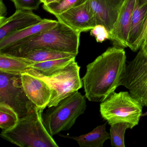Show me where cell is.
<instances>
[{
  "label": "cell",
  "instance_id": "cell-1",
  "mask_svg": "<svg viewBox=\"0 0 147 147\" xmlns=\"http://www.w3.org/2000/svg\"><path fill=\"white\" fill-rule=\"evenodd\" d=\"M126 56L123 48H108L86 66L82 78L86 98L101 102L120 86L126 68Z\"/></svg>",
  "mask_w": 147,
  "mask_h": 147
},
{
  "label": "cell",
  "instance_id": "cell-2",
  "mask_svg": "<svg viewBox=\"0 0 147 147\" xmlns=\"http://www.w3.org/2000/svg\"><path fill=\"white\" fill-rule=\"evenodd\" d=\"M80 34L58 21L52 29L12 44L0 53L21 57L32 50L46 48L77 55Z\"/></svg>",
  "mask_w": 147,
  "mask_h": 147
},
{
  "label": "cell",
  "instance_id": "cell-3",
  "mask_svg": "<svg viewBox=\"0 0 147 147\" xmlns=\"http://www.w3.org/2000/svg\"><path fill=\"white\" fill-rule=\"evenodd\" d=\"M42 109L34 105L26 116L19 118L12 129L2 131L1 136L21 147H58L44 123Z\"/></svg>",
  "mask_w": 147,
  "mask_h": 147
},
{
  "label": "cell",
  "instance_id": "cell-4",
  "mask_svg": "<svg viewBox=\"0 0 147 147\" xmlns=\"http://www.w3.org/2000/svg\"><path fill=\"white\" fill-rule=\"evenodd\" d=\"M86 98L80 92H75L61 100L55 106L43 115L45 125L51 136L70 129L77 119L86 109Z\"/></svg>",
  "mask_w": 147,
  "mask_h": 147
},
{
  "label": "cell",
  "instance_id": "cell-5",
  "mask_svg": "<svg viewBox=\"0 0 147 147\" xmlns=\"http://www.w3.org/2000/svg\"><path fill=\"white\" fill-rule=\"evenodd\" d=\"M142 107L128 92H114L100 103V112L101 117L110 125L125 123L130 125L132 129L139 123Z\"/></svg>",
  "mask_w": 147,
  "mask_h": 147
},
{
  "label": "cell",
  "instance_id": "cell-6",
  "mask_svg": "<svg viewBox=\"0 0 147 147\" xmlns=\"http://www.w3.org/2000/svg\"><path fill=\"white\" fill-rule=\"evenodd\" d=\"M80 69V67L75 60L64 68L50 75H44L33 69L26 73L42 80L52 89L53 94L48 106L49 108L55 106L61 100L82 88Z\"/></svg>",
  "mask_w": 147,
  "mask_h": 147
},
{
  "label": "cell",
  "instance_id": "cell-7",
  "mask_svg": "<svg viewBox=\"0 0 147 147\" xmlns=\"http://www.w3.org/2000/svg\"><path fill=\"white\" fill-rule=\"evenodd\" d=\"M0 103L10 106L19 118L26 116L35 105L26 96L22 86L21 76L0 72Z\"/></svg>",
  "mask_w": 147,
  "mask_h": 147
},
{
  "label": "cell",
  "instance_id": "cell-8",
  "mask_svg": "<svg viewBox=\"0 0 147 147\" xmlns=\"http://www.w3.org/2000/svg\"><path fill=\"white\" fill-rule=\"evenodd\" d=\"M147 81V55L140 49L136 57L126 65L120 86L129 89L133 98L139 102Z\"/></svg>",
  "mask_w": 147,
  "mask_h": 147
},
{
  "label": "cell",
  "instance_id": "cell-9",
  "mask_svg": "<svg viewBox=\"0 0 147 147\" xmlns=\"http://www.w3.org/2000/svg\"><path fill=\"white\" fill-rule=\"evenodd\" d=\"M56 18L58 21L80 33L91 30L97 25L88 0L80 5L56 16Z\"/></svg>",
  "mask_w": 147,
  "mask_h": 147
},
{
  "label": "cell",
  "instance_id": "cell-10",
  "mask_svg": "<svg viewBox=\"0 0 147 147\" xmlns=\"http://www.w3.org/2000/svg\"><path fill=\"white\" fill-rule=\"evenodd\" d=\"M25 93L31 101L43 111L48 107L53 91L43 80L27 73L21 76Z\"/></svg>",
  "mask_w": 147,
  "mask_h": 147
},
{
  "label": "cell",
  "instance_id": "cell-11",
  "mask_svg": "<svg viewBox=\"0 0 147 147\" xmlns=\"http://www.w3.org/2000/svg\"><path fill=\"white\" fill-rule=\"evenodd\" d=\"M136 0H125L119 10L115 26L110 33V40L115 46L127 47L131 19Z\"/></svg>",
  "mask_w": 147,
  "mask_h": 147
},
{
  "label": "cell",
  "instance_id": "cell-12",
  "mask_svg": "<svg viewBox=\"0 0 147 147\" xmlns=\"http://www.w3.org/2000/svg\"><path fill=\"white\" fill-rule=\"evenodd\" d=\"M147 31V4L140 6L137 1L134 7L127 47L133 51L142 46Z\"/></svg>",
  "mask_w": 147,
  "mask_h": 147
},
{
  "label": "cell",
  "instance_id": "cell-13",
  "mask_svg": "<svg viewBox=\"0 0 147 147\" xmlns=\"http://www.w3.org/2000/svg\"><path fill=\"white\" fill-rule=\"evenodd\" d=\"M42 20L32 11L17 10L9 18H0V40L12 32L36 24Z\"/></svg>",
  "mask_w": 147,
  "mask_h": 147
},
{
  "label": "cell",
  "instance_id": "cell-14",
  "mask_svg": "<svg viewBox=\"0 0 147 147\" xmlns=\"http://www.w3.org/2000/svg\"><path fill=\"white\" fill-rule=\"evenodd\" d=\"M97 25L104 26L110 33L113 30L120 9L113 6L105 0H88Z\"/></svg>",
  "mask_w": 147,
  "mask_h": 147
},
{
  "label": "cell",
  "instance_id": "cell-15",
  "mask_svg": "<svg viewBox=\"0 0 147 147\" xmlns=\"http://www.w3.org/2000/svg\"><path fill=\"white\" fill-rule=\"evenodd\" d=\"M58 23V21L56 20L44 19L38 24L12 32L0 40V50L20 40L51 30Z\"/></svg>",
  "mask_w": 147,
  "mask_h": 147
},
{
  "label": "cell",
  "instance_id": "cell-16",
  "mask_svg": "<svg viewBox=\"0 0 147 147\" xmlns=\"http://www.w3.org/2000/svg\"><path fill=\"white\" fill-rule=\"evenodd\" d=\"M106 125L105 123L97 126L91 132L79 136H60L75 140L80 147H103L105 142L110 139V134L106 129Z\"/></svg>",
  "mask_w": 147,
  "mask_h": 147
},
{
  "label": "cell",
  "instance_id": "cell-17",
  "mask_svg": "<svg viewBox=\"0 0 147 147\" xmlns=\"http://www.w3.org/2000/svg\"><path fill=\"white\" fill-rule=\"evenodd\" d=\"M34 63L25 58L0 53V72L21 76L31 69Z\"/></svg>",
  "mask_w": 147,
  "mask_h": 147
},
{
  "label": "cell",
  "instance_id": "cell-18",
  "mask_svg": "<svg viewBox=\"0 0 147 147\" xmlns=\"http://www.w3.org/2000/svg\"><path fill=\"white\" fill-rule=\"evenodd\" d=\"M76 56L74 54L62 52L51 49L39 48L30 51L21 57L36 63L70 57H76Z\"/></svg>",
  "mask_w": 147,
  "mask_h": 147
},
{
  "label": "cell",
  "instance_id": "cell-19",
  "mask_svg": "<svg viewBox=\"0 0 147 147\" xmlns=\"http://www.w3.org/2000/svg\"><path fill=\"white\" fill-rule=\"evenodd\" d=\"M76 57L75 56L70 57L42 62L36 63L31 65V68L44 75L49 76L67 67L76 60Z\"/></svg>",
  "mask_w": 147,
  "mask_h": 147
},
{
  "label": "cell",
  "instance_id": "cell-20",
  "mask_svg": "<svg viewBox=\"0 0 147 147\" xmlns=\"http://www.w3.org/2000/svg\"><path fill=\"white\" fill-rule=\"evenodd\" d=\"M19 117L11 107L0 103V127L2 131L11 129L18 123Z\"/></svg>",
  "mask_w": 147,
  "mask_h": 147
},
{
  "label": "cell",
  "instance_id": "cell-21",
  "mask_svg": "<svg viewBox=\"0 0 147 147\" xmlns=\"http://www.w3.org/2000/svg\"><path fill=\"white\" fill-rule=\"evenodd\" d=\"M87 0H60L59 1L47 5H43L46 11L58 16L68 10L84 4Z\"/></svg>",
  "mask_w": 147,
  "mask_h": 147
},
{
  "label": "cell",
  "instance_id": "cell-22",
  "mask_svg": "<svg viewBox=\"0 0 147 147\" xmlns=\"http://www.w3.org/2000/svg\"><path fill=\"white\" fill-rule=\"evenodd\" d=\"M127 129H132L127 123H117L111 125L109 134L112 147H125V134Z\"/></svg>",
  "mask_w": 147,
  "mask_h": 147
},
{
  "label": "cell",
  "instance_id": "cell-23",
  "mask_svg": "<svg viewBox=\"0 0 147 147\" xmlns=\"http://www.w3.org/2000/svg\"><path fill=\"white\" fill-rule=\"evenodd\" d=\"M13 2L16 10L29 11L37 10L40 4L41 0H11Z\"/></svg>",
  "mask_w": 147,
  "mask_h": 147
},
{
  "label": "cell",
  "instance_id": "cell-24",
  "mask_svg": "<svg viewBox=\"0 0 147 147\" xmlns=\"http://www.w3.org/2000/svg\"><path fill=\"white\" fill-rule=\"evenodd\" d=\"M90 35L94 37L98 42L102 43L110 39V32L104 26L97 25L90 30Z\"/></svg>",
  "mask_w": 147,
  "mask_h": 147
},
{
  "label": "cell",
  "instance_id": "cell-25",
  "mask_svg": "<svg viewBox=\"0 0 147 147\" xmlns=\"http://www.w3.org/2000/svg\"><path fill=\"white\" fill-rule=\"evenodd\" d=\"M139 102L143 107L147 106V81L141 94Z\"/></svg>",
  "mask_w": 147,
  "mask_h": 147
},
{
  "label": "cell",
  "instance_id": "cell-26",
  "mask_svg": "<svg viewBox=\"0 0 147 147\" xmlns=\"http://www.w3.org/2000/svg\"><path fill=\"white\" fill-rule=\"evenodd\" d=\"M107 3L116 8L120 9L125 0H105Z\"/></svg>",
  "mask_w": 147,
  "mask_h": 147
},
{
  "label": "cell",
  "instance_id": "cell-27",
  "mask_svg": "<svg viewBox=\"0 0 147 147\" xmlns=\"http://www.w3.org/2000/svg\"><path fill=\"white\" fill-rule=\"evenodd\" d=\"M7 13V9L4 4L3 0H0V18H5Z\"/></svg>",
  "mask_w": 147,
  "mask_h": 147
},
{
  "label": "cell",
  "instance_id": "cell-28",
  "mask_svg": "<svg viewBox=\"0 0 147 147\" xmlns=\"http://www.w3.org/2000/svg\"><path fill=\"white\" fill-rule=\"evenodd\" d=\"M140 49L145 54L147 55V31L145 38Z\"/></svg>",
  "mask_w": 147,
  "mask_h": 147
},
{
  "label": "cell",
  "instance_id": "cell-29",
  "mask_svg": "<svg viewBox=\"0 0 147 147\" xmlns=\"http://www.w3.org/2000/svg\"><path fill=\"white\" fill-rule=\"evenodd\" d=\"M43 5H47L59 1L60 0H41Z\"/></svg>",
  "mask_w": 147,
  "mask_h": 147
},
{
  "label": "cell",
  "instance_id": "cell-30",
  "mask_svg": "<svg viewBox=\"0 0 147 147\" xmlns=\"http://www.w3.org/2000/svg\"><path fill=\"white\" fill-rule=\"evenodd\" d=\"M137 2L140 6L147 4V0H136Z\"/></svg>",
  "mask_w": 147,
  "mask_h": 147
},
{
  "label": "cell",
  "instance_id": "cell-31",
  "mask_svg": "<svg viewBox=\"0 0 147 147\" xmlns=\"http://www.w3.org/2000/svg\"><path fill=\"white\" fill-rule=\"evenodd\" d=\"M147 116V111L144 113L143 114H142V116Z\"/></svg>",
  "mask_w": 147,
  "mask_h": 147
}]
</instances>
